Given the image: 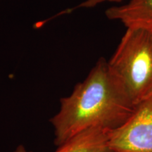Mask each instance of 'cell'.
Returning a JSON list of instances; mask_svg holds the SVG:
<instances>
[{
    "instance_id": "obj_7",
    "label": "cell",
    "mask_w": 152,
    "mask_h": 152,
    "mask_svg": "<svg viewBox=\"0 0 152 152\" xmlns=\"http://www.w3.org/2000/svg\"><path fill=\"white\" fill-rule=\"evenodd\" d=\"M14 152H33V151H28V150H27V149L23 145V144H20V145H18V147H16V149H15V151Z\"/></svg>"
},
{
    "instance_id": "obj_6",
    "label": "cell",
    "mask_w": 152,
    "mask_h": 152,
    "mask_svg": "<svg viewBox=\"0 0 152 152\" xmlns=\"http://www.w3.org/2000/svg\"><path fill=\"white\" fill-rule=\"evenodd\" d=\"M125 0H85L80 4L75 9L80 8H94L96 6L102 4L104 2H111V3H121Z\"/></svg>"
},
{
    "instance_id": "obj_4",
    "label": "cell",
    "mask_w": 152,
    "mask_h": 152,
    "mask_svg": "<svg viewBox=\"0 0 152 152\" xmlns=\"http://www.w3.org/2000/svg\"><path fill=\"white\" fill-rule=\"evenodd\" d=\"M106 18L117 20L127 28H137L152 32V0H129L126 4L109 7Z\"/></svg>"
},
{
    "instance_id": "obj_1",
    "label": "cell",
    "mask_w": 152,
    "mask_h": 152,
    "mask_svg": "<svg viewBox=\"0 0 152 152\" xmlns=\"http://www.w3.org/2000/svg\"><path fill=\"white\" fill-rule=\"evenodd\" d=\"M136 107L108 61L100 58L71 94L60 99L59 110L49 120L54 143L59 147L89 128L115 130L128 121Z\"/></svg>"
},
{
    "instance_id": "obj_3",
    "label": "cell",
    "mask_w": 152,
    "mask_h": 152,
    "mask_svg": "<svg viewBox=\"0 0 152 152\" xmlns=\"http://www.w3.org/2000/svg\"><path fill=\"white\" fill-rule=\"evenodd\" d=\"M109 152H152V96L120 128L109 131Z\"/></svg>"
},
{
    "instance_id": "obj_5",
    "label": "cell",
    "mask_w": 152,
    "mask_h": 152,
    "mask_svg": "<svg viewBox=\"0 0 152 152\" xmlns=\"http://www.w3.org/2000/svg\"><path fill=\"white\" fill-rule=\"evenodd\" d=\"M109 131L99 128L83 130L66 140L54 152H109Z\"/></svg>"
},
{
    "instance_id": "obj_2",
    "label": "cell",
    "mask_w": 152,
    "mask_h": 152,
    "mask_svg": "<svg viewBox=\"0 0 152 152\" xmlns=\"http://www.w3.org/2000/svg\"><path fill=\"white\" fill-rule=\"evenodd\" d=\"M108 63L136 106L152 96V32L127 28Z\"/></svg>"
}]
</instances>
